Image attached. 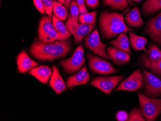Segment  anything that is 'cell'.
<instances>
[{
  "label": "cell",
  "instance_id": "ac0fdd59",
  "mask_svg": "<svg viewBox=\"0 0 161 121\" xmlns=\"http://www.w3.org/2000/svg\"><path fill=\"white\" fill-rule=\"evenodd\" d=\"M125 22L129 27L139 28L144 24L141 16L140 9L135 6L128 12L125 17Z\"/></svg>",
  "mask_w": 161,
  "mask_h": 121
},
{
  "label": "cell",
  "instance_id": "e575fe53",
  "mask_svg": "<svg viewBox=\"0 0 161 121\" xmlns=\"http://www.w3.org/2000/svg\"><path fill=\"white\" fill-rule=\"evenodd\" d=\"M72 0H65V6L68 9L70 8V3Z\"/></svg>",
  "mask_w": 161,
  "mask_h": 121
},
{
  "label": "cell",
  "instance_id": "8fae6325",
  "mask_svg": "<svg viewBox=\"0 0 161 121\" xmlns=\"http://www.w3.org/2000/svg\"><path fill=\"white\" fill-rule=\"evenodd\" d=\"M145 31L153 41L161 45V11L148 21Z\"/></svg>",
  "mask_w": 161,
  "mask_h": 121
},
{
  "label": "cell",
  "instance_id": "4fadbf2b",
  "mask_svg": "<svg viewBox=\"0 0 161 121\" xmlns=\"http://www.w3.org/2000/svg\"><path fill=\"white\" fill-rule=\"evenodd\" d=\"M69 9V16L65 25L71 34H73L79 24L78 21L79 10L75 0L71 1Z\"/></svg>",
  "mask_w": 161,
  "mask_h": 121
},
{
  "label": "cell",
  "instance_id": "8992f818",
  "mask_svg": "<svg viewBox=\"0 0 161 121\" xmlns=\"http://www.w3.org/2000/svg\"><path fill=\"white\" fill-rule=\"evenodd\" d=\"M84 45L95 55L106 59H110L109 56L106 51L107 45L101 41L97 29L95 30L85 37Z\"/></svg>",
  "mask_w": 161,
  "mask_h": 121
},
{
  "label": "cell",
  "instance_id": "ffe728a7",
  "mask_svg": "<svg viewBox=\"0 0 161 121\" xmlns=\"http://www.w3.org/2000/svg\"><path fill=\"white\" fill-rule=\"evenodd\" d=\"M95 26V24L88 25L79 23L74 34H72L76 44H78L82 41L84 37L94 29Z\"/></svg>",
  "mask_w": 161,
  "mask_h": 121
},
{
  "label": "cell",
  "instance_id": "d6a6232c",
  "mask_svg": "<svg viewBox=\"0 0 161 121\" xmlns=\"http://www.w3.org/2000/svg\"><path fill=\"white\" fill-rule=\"evenodd\" d=\"M33 2L35 8L39 11V12L42 14H45L46 12H45V8L42 0H33Z\"/></svg>",
  "mask_w": 161,
  "mask_h": 121
},
{
  "label": "cell",
  "instance_id": "52a82bcc",
  "mask_svg": "<svg viewBox=\"0 0 161 121\" xmlns=\"http://www.w3.org/2000/svg\"><path fill=\"white\" fill-rule=\"evenodd\" d=\"M89 67L94 73L98 74L109 75L116 73L117 70L109 62L90 53L86 54Z\"/></svg>",
  "mask_w": 161,
  "mask_h": 121
},
{
  "label": "cell",
  "instance_id": "7402d4cb",
  "mask_svg": "<svg viewBox=\"0 0 161 121\" xmlns=\"http://www.w3.org/2000/svg\"><path fill=\"white\" fill-rule=\"evenodd\" d=\"M52 21L57 33L62 40H66L70 37L71 33L69 32L66 25H64L62 22V21L53 15L52 16Z\"/></svg>",
  "mask_w": 161,
  "mask_h": 121
},
{
  "label": "cell",
  "instance_id": "d6986e66",
  "mask_svg": "<svg viewBox=\"0 0 161 121\" xmlns=\"http://www.w3.org/2000/svg\"><path fill=\"white\" fill-rule=\"evenodd\" d=\"M109 44L121 51L131 54L129 38L125 32L119 34L117 37L111 41Z\"/></svg>",
  "mask_w": 161,
  "mask_h": 121
},
{
  "label": "cell",
  "instance_id": "f1b7e54d",
  "mask_svg": "<svg viewBox=\"0 0 161 121\" xmlns=\"http://www.w3.org/2000/svg\"><path fill=\"white\" fill-rule=\"evenodd\" d=\"M43 3L45 12L47 15L52 18V13L53 10V1L52 0H42Z\"/></svg>",
  "mask_w": 161,
  "mask_h": 121
},
{
  "label": "cell",
  "instance_id": "1f68e13d",
  "mask_svg": "<svg viewBox=\"0 0 161 121\" xmlns=\"http://www.w3.org/2000/svg\"><path fill=\"white\" fill-rule=\"evenodd\" d=\"M150 68L153 73L161 76V59L155 64L150 66Z\"/></svg>",
  "mask_w": 161,
  "mask_h": 121
},
{
  "label": "cell",
  "instance_id": "d590c367",
  "mask_svg": "<svg viewBox=\"0 0 161 121\" xmlns=\"http://www.w3.org/2000/svg\"><path fill=\"white\" fill-rule=\"evenodd\" d=\"M58 1L59 3L65 5V0H58Z\"/></svg>",
  "mask_w": 161,
  "mask_h": 121
},
{
  "label": "cell",
  "instance_id": "4316f807",
  "mask_svg": "<svg viewBox=\"0 0 161 121\" xmlns=\"http://www.w3.org/2000/svg\"><path fill=\"white\" fill-rule=\"evenodd\" d=\"M97 12L96 11L83 14L79 16V23L80 24L93 25L96 22V16Z\"/></svg>",
  "mask_w": 161,
  "mask_h": 121
},
{
  "label": "cell",
  "instance_id": "3957f363",
  "mask_svg": "<svg viewBox=\"0 0 161 121\" xmlns=\"http://www.w3.org/2000/svg\"><path fill=\"white\" fill-rule=\"evenodd\" d=\"M141 113L146 121H154L161 113V98H152L138 93Z\"/></svg>",
  "mask_w": 161,
  "mask_h": 121
},
{
  "label": "cell",
  "instance_id": "7c38bea8",
  "mask_svg": "<svg viewBox=\"0 0 161 121\" xmlns=\"http://www.w3.org/2000/svg\"><path fill=\"white\" fill-rule=\"evenodd\" d=\"M17 65L19 73H25L36 67L39 65V63L31 59L26 51L23 50L17 57Z\"/></svg>",
  "mask_w": 161,
  "mask_h": 121
},
{
  "label": "cell",
  "instance_id": "603a6c76",
  "mask_svg": "<svg viewBox=\"0 0 161 121\" xmlns=\"http://www.w3.org/2000/svg\"><path fill=\"white\" fill-rule=\"evenodd\" d=\"M161 9V0H146L142 6L144 15H153Z\"/></svg>",
  "mask_w": 161,
  "mask_h": 121
},
{
  "label": "cell",
  "instance_id": "44dd1931",
  "mask_svg": "<svg viewBox=\"0 0 161 121\" xmlns=\"http://www.w3.org/2000/svg\"><path fill=\"white\" fill-rule=\"evenodd\" d=\"M130 43L134 49L136 51L144 50L147 52L145 46L147 44V39L141 36L136 35L131 31L129 32Z\"/></svg>",
  "mask_w": 161,
  "mask_h": 121
},
{
  "label": "cell",
  "instance_id": "9a60e30c",
  "mask_svg": "<svg viewBox=\"0 0 161 121\" xmlns=\"http://www.w3.org/2000/svg\"><path fill=\"white\" fill-rule=\"evenodd\" d=\"M52 75L49 81V85L57 94H60L66 89V85L60 75L59 70L56 66L52 67Z\"/></svg>",
  "mask_w": 161,
  "mask_h": 121
},
{
  "label": "cell",
  "instance_id": "9c48e42d",
  "mask_svg": "<svg viewBox=\"0 0 161 121\" xmlns=\"http://www.w3.org/2000/svg\"><path fill=\"white\" fill-rule=\"evenodd\" d=\"M123 76L111 77H97L91 82L92 86L96 87L106 94H108L123 79Z\"/></svg>",
  "mask_w": 161,
  "mask_h": 121
},
{
  "label": "cell",
  "instance_id": "cb8c5ba5",
  "mask_svg": "<svg viewBox=\"0 0 161 121\" xmlns=\"http://www.w3.org/2000/svg\"><path fill=\"white\" fill-rule=\"evenodd\" d=\"M148 66L155 64L161 59V50L155 45H152L147 50Z\"/></svg>",
  "mask_w": 161,
  "mask_h": 121
},
{
  "label": "cell",
  "instance_id": "277c9868",
  "mask_svg": "<svg viewBox=\"0 0 161 121\" xmlns=\"http://www.w3.org/2000/svg\"><path fill=\"white\" fill-rule=\"evenodd\" d=\"M38 36L42 42L45 43L63 41L57 33L51 18L44 16L42 18L39 25Z\"/></svg>",
  "mask_w": 161,
  "mask_h": 121
},
{
  "label": "cell",
  "instance_id": "30bf717a",
  "mask_svg": "<svg viewBox=\"0 0 161 121\" xmlns=\"http://www.w3.org/2000/svg\"><path fill=\"white\" fill-rule=\"evenodd\" d=\"M144 86L143 76L140 69L135 71L122 82L115 91H136Z\"/></svg>",
  "mask_w": 161,
  "mask_h": 121
},
{
  "label": "cell",
  "instance_id": "f35d334b",
  "mask_svg": "<svg viewBox=\"0 0 161 121\" xmlns=\"http://www.w3.org/2000/svg\"><path fill=\"white\" fill-rule=\"evenodd\" d=\"M55 1H56V0H55Z\"/></svg>",
  "mask_w": 161,
  "mask_h": 121
},
{
  "label": "cell",
  "instance_id": "83f0119b",
  "mask_svg": "<svg viewBox=\"0 0 161 121\" xmlns=\"http://www.w3.org/2000/svg\"><path fill=\"white\" fill-rule=\"evenodd\" d=\"M145 120L140 109L134 108L129 113L128 121H144Z\"/></svg>",
  "mask_w": 161,
  "mask_h": 121
},
{
  "label": "cell",
  "instance_id": "2e32d148",
  "mask_svg": "<svg viewBox=\"0 0 161 121\" xmlns=\"http://www.w3.org/2000/svg\"><path fill=\"white\" fill-rule=\"evenodd\" d=\"M106 50L111 60L116 64H125L130 61L131 57L129 54L121 51L115 47H108Z\"/></svg>",
  "mask_w": 161,
  "mask_h": 121
},
{
  "label": "cell",
  "instance_id": "484cf974",
  "mask_svg": "<svg viewBox=\"0 0 161 121\" xmlns=\"http://www.w3.org/2000/svg\"><path fill=\"white\" fill-rule=\"evenodd\" d=\"M104 4L109 6L112 9L123 11L126 9L130 3V0H105Z\"/></svg>",
  "mask_w": 161,
  "mask_h": 121
},
{
  "label": "cell",
  "instance_id": "e0dca14e",
  "mask_svg": "<svg viewBox=\"0 0 161 121\" xmlns=\"http://www.w3.org/2000/svg\"><path fill=\"white\" fill-rule=\"evenodd\" d=\"M52 69L47 66L42 65L28 71V74L33 76L43 84H47L52 75Z\"/></svg>",
  "mask_w": 161,
  "mask_h": 121
},
{
  "label": "cell",
  "instance_id": "5bb4252c",
  "mask_svg": "<svg viewBox=\"0 0 161 121\" xmlns=\"http://www.w3.org/2000/svg\"><path fill=\"white\" fill-rule=\"evenodd\" d=\"M90 79V75L88 73L86 67L85 66L78 73L69 77L67 80V86L69 87L84 85Z\"/></svg>",
  "mask_w": 161,
  "mask_h": 121
},
{
  "label": "cell",
  "instance_id": "f546056e",
  "mask_svg": "<svg viewBox=\"0 0 161 121\" xmlns=\"http://www.w3.org/2000/svg\"><path fill=\"white\" fill-rule=\"evenodd\" d=\"M128 118L129 114L125 111H119L116 114V119L118 121H128Z\"/></svg>",
  "mask_w": 161,
  "mask_h": 121
},
{
  "label": "cell",
  "instance_id": "5b68a950",
  "mask_svg": "<svg viewBox=\"0 0 161 121\" xmlns=\"http://www.w3.org/2000/svg\"><path fill=\"white\" fill-rule=\"evenodd\" d=\"M85 61L84 47L80 45L70 58L61 60L60 65L65 73L71 74L78 72L85 64Z\"/></svg>",
  "mask_w": 161,
  "mask_h": 121
},
{
  "label": "cell",
  "instance_id": "d4e9b609",
  "mask_svg": "<svg viewBox=\"0 0 161 121\" xmlns=\"http://www.w3.org/2000/svg\"><path fill=\"white\" fill-rule=\"evenodd\" d=\"M53 12L54 15L62 21H64L68 16L67 9L63 4L53 1Z\"/></svg>",
  "mask_w": 161,
  "mask_h": 121
},
{
  "label": "cell",
  "instance_id": "74e56055",
  "mask_svg": "<svg viewBox=\"0 0 161 121\" xmlns=\"http://www.w3.org/2000/svg\"><path fill=\"white\" fill-rule=\"evenodd\" d=\"M103 1H105V0H103Z\"/></svg>",
  "mask_w": 161,
  "mask_h": 121
},
{
  "label": "cell",
  "instance_id": "836d02e7",
  "mask_svg": "<svg viewBox=\"0 0 161 121\" xmlns=\"http://www.w3.org/2000/svg\"><path fill=\"white\" fill-rule=\"evenodd\" d=\"M86 5L90 8H97L99 5L98 0H85Z\"/></svg>",
  "mask_w": 161,
  "mask_h": 121
},
{
  "label": "cell",
  "instance_id": "6da1fadb",
  "mask_svg": "<svg viewBox=\"0 0 161 121\" xmlns=\"http://www.w3.org/2000/svg\"><path fill=\"white\" fill-rule=\"evenodd\" d=\"M71 50L69 41H59L49 43L37 41L30 48V53L36 59L42 61L52 60L66 56Z\"/></svg>",
  "mask_w": 161,
  "mask_h": 121
},
{
  "label": "cell",
  "instance_id": "8d00e7d4",
  "mask_svg": "<svg viewBox=\"0 0 161 121\" xmlns=\"http://www.w3.org/2000/svg\"><path fill=\"white\" fill-rule=\"evenodd\" d=\"M133 1L139 3L140 2L142 1V0H132Z\"/></svg>",
  "mask_w": 161,
  "mask_h": 121
},
{
  "label": "cell",
  "instance_id": "7a4b0ae2",
  "mask_svg": "<svg viewBox=\"0 0 161 121\" xmlns=\"http://www.w3.org/2000/svg\"><path fill=\"white\" fill-rule=\"evenodd\" d=\"M123 14L105 10L102 12L99 18L100 32L104 37L111 39L122 32L127 33L133 30L126 26L124 21Z\"/></svg>",
  "mask_w": 161,
  "mask_h": 121
},
{
  "label": "cell",
  "instance_id": "4dcf8cb0",
  "mask_svg": "<svg viewBox=\"0 0 161 121\" xmlns=\"http://www.w3.org/2000/svg\"><path fill=\"white\" fill-rule=\"evenodd\" d=\"M76 2L78 6L80 15L87 13V9L85 4V0H76Z\"/></svg>",
  "mask_w": 161,
  "mask_h": 121
},
{
  "label": "cell",
  "instance_id": "ba28073f",
  "mask_svg": "<svg viewBox=\"0 0 161 121\" xmlns=\"http://www.w3.org/2000/svg\"><path fill=\"white\" fill-rule=\"evenodd\" d=\"M143 76L146 95L152 98L161 96V80L159 78L146 70Z\"/></svg>",
  "mask_w": 161,
  "mask_h": 121
}]
</instances>
